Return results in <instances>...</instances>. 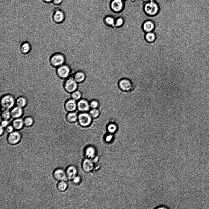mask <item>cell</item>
Segmentation results:
<instances>
[{"label": "cell", "instance_id": "ba28073f", "mask_svg": "<svg viewBox=\"0 0 209 209\" xmlns=\"http://www.w3.org/2000/svg\"><path fill=\"white\" fill-rule=\"evenodd\" d=\"M21 137V133L18 130H16L9 134L7 137V141L11 145H16L20 142Z\"/></svg>", "mask_w": 209, "mask_h": 209}, {"label": "cell", "instance_id": "3957f363", "mask_svg": "<svg viewBox=\"0 0 209 209\" xmlns=\"http://www.w3.org/2000/svg\"><path fill=\"white\" fill-rule=\"evenodd\" d=\"M66 58L65 55L61 52H55L50 56L49 62L51 65L55 68H58L66 63Z\"/></svg>", "mask_w": 209, "mask_h": 209}, {"label": "cell", "instance_id": "ffe728a7", "mask_svg": "<svg viewBox=\"0 0 209 209\" xmlns=\"http://www.w3.org/2000/svg\"><path fill=\"white\" fill-rule=\"evenodd\" d=\"M93 162L91 161L88 159L84 160L82 163V168L86 172H89L91 171L93 168Z\"/></svg>", "mask_w": 209, "mask_h": 209}, {"label": "cell", "instance_id": "4fadbf2b", "mask_svg": "<svg viewBox=\"0 0 209 209\" xmlns=\"http://www.w3.org/2000/svg\"><path fill=\"white\" fill-rule=\"evenodd\" d=\"M10 112L11 118L13 119L21 118L24 113L23 108L17 106L13 107Z\"/></svg>", "mask_w": 209, "mask_h": 209}, {"label": "cell", "instance_id": "60d3db41", "mask_svg": "<svg viewBox=\"0 0 209 209\" xmlns=\"http://www.w3.org/2000/svg\"><path fill=\"white\" fill-rule=\"evenodd\" d=\"M144 3L149 1L150 0H141Z\"/></svg>", "mask_w": 209, "mask_h": 209}, {"label": "cell", "instance_id": "d590c367", "mask_svg": "<svg viewBox=\"0 0 209 209\" xmlns=\"http://www.w3.org/2000/svg\"><path fill=\"white\" fill-rule=\"evenodd\" d=\"M113 138V135L112 134L109 133V134L106 136L105 140L106 142H109L112 140Z\"/></svg>", "mask_w": 209, "mask_h": 209}, {"label": "cell", "instance_id": "ab89813d", "mask_svg": "<svg viewBox=\"0 0 209 209\" xmlns=\"http://www.w3.org/2000/svg\"><path fill=\"white\" fill-rule=\"evenodd\" d=\"M62 0H53V2L56 4H58L60 3Z\"/></svg>", "mask_w": 209, "mask_h": 209}, {"label": "cell", "instance_id": "30bf717a", "mask_svg": "<svg viewBox=\"0 0 209 209\" xmlns=\"http://www.w3.org/2000/svg\"><path fill=\"white\" fill-rule=\"evenodd\" d=\"M53 174L54 178L58 181H66L67 179L65 171L61 168L55 169Z\"/></svg>", "mask_w": 209, "mask_h": 209}, {"label": "cell", "instance_id": "8fae6325", "mask_svg": "<svg viewBox=\"0 0 209 209\" xmlns=\"http://www.w3.org/2000/svg\"><path fill=\"white\" fill-rule=\"evenodd\" d=\"M155 27L154 22L148 17V19L145 20L142 24V28L145 32H152Z\"/></svg>", "mask_w": 209, "mask_h": 209}, {"label": "cell", "instance_id": "4316f807", "mask_svg": "<svg viewBox=\"0 0 209 209\" xmlns=\"http://www.w3.org/2000/svg\"><path fill=\"white\" fill-rule=\"evenodd\" d=\"M23 119L24 125L26 127H30L34 123V119L31 116H26Z\"/></svg>", "mask_w": 209, "mask_h": 209}, {"label": "cell", "instance_id": "d6986e66", "mask_svg": "<svg viewBox=\"0 0 209 209\" xmlns=\"http://www.w3.org/2000/svg\"><path fill=\"white\" fill-rule=\"evenodd\" d=\"M12 125L15 130H20L24 126V119L21 118L14 119L12 121Z\"/></svg>", "mask_w": 209, "mask_h": 209}, {"label": "cell", "instance_id": "4dcf8cb0", "mask_svg": "<svg viewBox=\"0 0 209 209\" xmlns=\"http://www.w3.org/2000/svg\"><path fill=\"white\" fill-rule=\"evenodd\" d=\"M89 114L92 118L95 119L99 117L100 111L98 108L91 109L89 112Z\"/></svg>", "mask_w": 209, "mask_h": 209}, {"label": "cell", "instance_id": "d4e9b609", "mask_svg": "<svg viewBox=\"0 0 209 209\" xmlns=\"http://www.w3.org/2000/svg\"><path fill=\"white\" fill-rule=\"evenodd\" d=\"M146 40L149 43L154 42L156 39V36L153 32H146L145 35Z\"/></svg>", "mask_w": 209, "mask_h": 209}, {"label": "cell", "instance_id": "1f68e13d", "mask_svg": "<svg viewBox=\"0 0 209 209\" xmlns=\"http://www.w3.org/2000/svg\"><path fill=\"white\" fill-rule=\"evenodd\" d=\"M125 20L122 17H119L115 20V27L119 28L121 27L124 24Z\"/></svg>", "mask_w": 209, "mask_h": 209}, {"label": "cell", "instance_id": "603a6c76", "mask_svg": "<svg viewBox=\"0 0 209 209\" xmlns=\"http://www.w3.org/2000/svg\"><path fill=\"white\" fill-rule=\"evenodd\" d=\"M85 152L86 157L91 159L95 156V149L92 146H89L86 148Z\"/></svg>", "mask_w": 209, "mask_h": 209}, {"label": "cell", "instance_id": "9a60e30c", "mask_svg": "<svg viewBox=\"0 0 209 209\" xmlns=\"http://www.w3.org/2000/svg\"><path fill=\"white\" fill-rule=\"evenodd\" d=\"M71 76L78 84L84 82L86 79L85 73L82 71H77Z\"/></svg>", "mask_w": 209, "mask_h": 209}, {"label": "cell", "instance_id": "2e32d148", "mask_svg": "<svg viewBox=\"0 0 209 209\" xmlns=\"http://www.w3.org/2000/svg\"><path fill=\"white\" fill-rule=\"evenodd\" d=\"M53 20L55 23L60 24L62 23L64 21L65 17L64 13L60 10H58L54 13Z\"/></svg>", "mask_w": 209, "mask_h": 209}, {"label": "cell", "instance_id": "52a82bcc", "mask_svg": "<svg viewBox=\"0 0 209 209\" xmlns=\"http://www.w3.org/2000/svg\"><path fill=\"white\" fill-rule=\"evenodd\" d=\"M92 119L89 113L87 112H82L79 114L77 121L81 126L87 127L91 125Z\"/></svg>", "mask_w": 209, "mask_h": 209}, {"label": "cell", "instance_id": "f35d334b", "mask_svg": "<svg viewBox=\"0 0 209 209\" xmlns=\"http://www.w3.org/2000/svg\"><path fill=\"white\" fill-rule=\"evenodd\" d=\"M0 136H2V135L4 133V132L5 131V128H4V127H2V126H0Z\"/></svg>", "mask_w": 209, "mask_h": 209}, {"label": "cell", "instance_id": "277c9868", "mask_svg": "<svg viewBox=\"0 0 209 209\" xmlns=\"http://www.w3.org/2000/svg\"><path fill=\"white\" fill-rule=\"evenodd\" d=\"M0 104L3 109H12L16 104V99L10 94H6L2 96L0 99Z\"/></svg>", "mask_w": 209, "mask_h": 209}, {"label": "cell", "instance_id": "ac0fdd59", "mask_svg": "<svg viewBox=\"0 0 209 209\" xmlns=\"http://www.w3.org/2000/svg\"><path fill=\"white\" fill-rule=\"evenodd\" d=\"M111 6L114 11L119 12L121 10L123 6L122 0H114L111 3Z\"/></svg>", "mask_w": 209, "mask_h": 209}, {"label": "cell", "instance_id": "7402d4cb", "mask_svg": "<svg viewBox=\"0 0 209 209\" xmlns=\"http://www.w3.org/2000/svg\"><path fill=\"white\" fill-rule=\"evenodd\" d=\"M27 103V99L24 96H19L16 99V106L23 108L26 106Z\"/></svg>", "mask_w": 209, "mask_h": 209}, {"label": "cell", "instance_id": "836d02e7", "mask_svg": "<svg viewBox=\"0 0 209 209\" xmlns=\"http://www.w3.org/2000/svg\"><path fill=\"white\" fill-rule=\"evenodd\" d=\"M14 129L12 125H9L5 128V131L8 134L10 133L13 132Z\"/></svg>", "mask_w": 209, "mask_h": 209}, {"label": "cell", "instance_id": "e575fe53", "mask_svg": "<svg viewBox=\"0 0 209 209\" xmlns=\"http://www.w3.org/2000/svg\"><path fill=\"white\" fill-rule=\"evenodd\" d=\"M9 125V120H2L1 122V125L2 127L5 128Z\"/></svg>", "mask_w": 209, "mask_h": 209}, {"label": "cell", "instance_id": "f546056e", "mask_svg": "<svg viewBox=\"0 0 209 209\" xmlns=\"http://www.w3.org/2000/svg\"><path fill=\"white\" fill-rule=\"evenodd\" d=\"M82 94L81 92L78 90H76L71 93V99L77 101L81 99Z\"/></svg>", "mask_w": 209, "mask_h": 209}, {"label": "cell", "instance_id": "5b68a950", "mask_svg": "<svg viewBox=\"0 0 209 209\" xmlns=\"http://www.w3.org/2000/svg\"><path fill=\"white\" fill-rule=\"evenodd\" d=\"M78 84L73 77L70 76L65 79L63 83V87L66 92L72 93L77 90L78 87Z\"/></svg>", "mask_w": 209, "mask_h": 209}, {"label": "cell", "instance_id": "8992f818", "mask_svg": "<svg viewBox=\"0 0 209 209\" xmlns=\"http://www.w3.org/2000/svg\"><path fill=\"white\" fill-rule=\"evenodd\" d=\"M56 73L60 78L65 79L71 74V69L70 66L65 63L57 68Z\"/></svg>", "mask_w": 209, "mask_h": 209}, {"label": "cell", "instance_id": "e0dca14e", "mask_svg": "<svg viewBox=\"0 0 209 209\" xmlns=\"http://www.w3.org/2000/svg\"><path fill=\"white\" fill-rule=\"evenodd\" d=\"M65 172L67 179L71 180L76 176L77 170L75 166H70L66 168Z\"/></svg>", "mask_w": 209, "mask_h": 209}, {"label": "cell", "instance_id": "7a4b0ae2", "mask_svg": "<svg viewBox=\"0 0 209 209\" xmlns=\"http://www.w3.org/2000/svg\"><path fill=\"white\" fill-rule=\"evenodd\" d=\"M118 85L121 91L128 93L132 92L136 88L135 83L127 78L120 79L118 82Z\"/></svg>", "mask_w": 209, "mask_h": 209}, {"label": "cell", "instance_id": "484cf974", "mask_svg": "<svg viewBox=\"0 0 209 209\" xmlns=\"http://www.w3.org/2000/svg\"><path fill=\"white\" fill-rule=\"evenodd\" d=\"M1 115L2 120H9L11 118V112L9 110L3 109Z\"/></svg>", "mask_w": 209, "mask_h": 209}, {"label": "cell", "instance_id": "5bb4252c", "mask_svg": "<svg viewBox=\"0 0 209 209\" xmlns=\"http://www.w3.org/2000/svg\"><path fill=\"white\" fill-rule=\"evenodd\" d=\"M31 49V44L28 41L23 42L20 46V51L21 54L23 55H26L29 54L30 52Z\"/></svg>", "mask_w": 209, "mask_h": 209}, {"label": "cell", "instance_id": "b9f144b4", "mask_svg": "<svg viewBox=\"0 0 209 209\" xmlns=\"http://www.w3.org/2000/svg\"><path fill=\"white\" fill-rule=\"evenodd\" d=\"M44 1L46 2H50L51 1H53V0H44Z\"/></svg>", "mask_w": 209, "mask_h": 209}, {"label": "cell", "instance_id": "9c48e42d", "mask_svg": "<svg viewBox=\"0 0 209 209\" xmlns=\"http://www.w3.org/2000/svg\"><path fill=\"white\" fill-rule=\"evenodd\" d=\"M91 109L89 102L85 99H81L77 103V109L81 112H87Z\"/></svg>", "mask_w": 209, "mask_h": 209}, {"label": "cell", "instance_id": "8d00e7d4", "mask_svg": "<svg viewBox=\"0 0 209 209\" xmlns=\"http://www.w3.org/2000/svg\"><path fill=\"white\" fill-rule=\"evenodd\" d=\"M72 180H73V182L74 183L77 184L80 182V177L76 176Z\"/></svg>", "mask_w": 209, "mask_h": 209}, {"label": "cell", "instance_id": "83f0119b", "mask_svg": "<svg viewBox=\"0 0 209 209\" xmlns=\"http://www.w3.org/2000/svg\"><path fill=\"white\" fill-rule=\"evenodd\" d=\"M104 21L107 25L112 27H115V20L113 17H107L105 18Z\"/></svg>", "mask_w": 209, "mask_h": 209}, {"label": "cell", "instance_id": "cb8c5ba5", "mask_svg": "<svg viewBox=\"0 0 209 209\" xmlns=\"http://www.w3.org/2000/svg\"><path fill=\"white\" fill-rule=\"evenodd\" d=\"M68 184L65 181H59L57 185L58 190L61 192L65 191L67 188Z\"/></svg>", "mask_w": 209, "mask_h": 209}, {"label": "cell", "instance_id": "7c38bea8", "mask_svg": "<svg viewBox=\"0 0 209 209\" xmlns=\"http://www.w3.org/2000/svg\"><path fill=\"white\" fill-rule=\"evenodd\" d=\"M77 101L70 99H68L65 103V108L69 112L75 111L77 109Z\"/></svg>", "mask_w": 209, "mask_h": 209}, {"label": "cell", "instance_id": "d6a6232c", "mask_svg": "<svg viewBox=\"0 0 209 209\" xmlns=\"http://www.w3.org/2000/svg\"><path fill=\"white\" fill-rule=\"evenodd\" d=\"M90 106L91 108H98L99 106V101L96 99H93L90 102Z\"/></svg>", "mask_w": 209, "mask_h": 209}, {"label": "cell", "instance_id": "74e56055", "mask_svg": "<svg viewBox=\"0 0 209 209\" xmlns=\"http://www.w3.org/2000/svg\"><path fill=\"white\" fill-rule=\"evenodd\" d=\"M155 209H168L169 208L166 206L161 205L159 206L156 207L154 208Z\"/></svg>", "mask_w": 209, "mask_h": 209}, {"label": "cell", "instance_id": "6da1fadb", "mask_svg": "<svg viewBox=\"0 0 209 209\" xmlns=\"http://www.w3.org/2000/svg\"><path fill=\"white\" fill-rule=\"evenodd\" d=\"M143 11L145 15L150 17H153L158 15L160 11V7L156 1H151L144 3Z\"/></svg>", "mask_w": 209, "mask_h": 209}, {"label": "cell", "instance_id": "f1b7e54d", "mask_svg": "<svg viewBox=\"0 0 209 209\" xmlns=\"http://www.w3.org/2000/svg\"><path fill=\"white\" fill-rule=\"evenodd\" d=\"M106 129L109 133L113 134L115 133L117 131L118 126L114 123H110L107 125Z\"/></svg>", "mask_w": 209, "mask_h": 209}, {"label": "cell", "instance_id": "44dd1931", "mask_svg": "<svg viewBox=\"0 0 209 209\" xmlns=\"http://www.w3.org/2000/svg\"><path fill=\"white\" fill-rule=\"evenodd\" d=\"M78 115L75 111L69 112L66 114V120L70 123H73L78 120Z\"/></svg>", "mask_w": 209, "mask_h": 209}]
</instances>
